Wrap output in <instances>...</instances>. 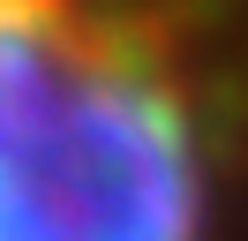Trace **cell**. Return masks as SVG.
I'll list each match as a JSON object with an SVG mask.
<instances>
[{
  "label": "cell",
  "mask_w": 248,
  "mask_h": 241,
  "mask_svg": "<svg viewBox=\"0 0 248 241\" xmlns=\"http://www.w3.org/2000/svg\"><path fill=\"white\" fill-rule=\"evenodd\" d=\"M0 241H248V0H0Z\"/></svg>",
  "instance_id": "1"
}]
</instances>
